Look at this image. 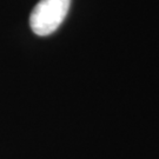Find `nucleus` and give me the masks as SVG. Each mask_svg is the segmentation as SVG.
Segmentation results:
<instances>
[{
	"mask_svg": "<svg viewBox=\"0 0 159 159\" xmlns=\"http://www.w3.org/2000/svg\"><path fill=\"white\" fill-rule=\"evenodd\" d=\"M70 6L71 0H40L30 16L32 31L40 37L56 32L65 20Z\"/></svg>",
	"mask_w": 159,
	"mask_h": 159,
	"instance_id": "f257e3e1",
	"label": "nucleus"
}]
</instances>
